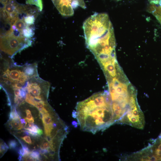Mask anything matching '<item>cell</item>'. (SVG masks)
Wrapping results in <instances>:
<instances>
[{
    "label": "cell",
    "mask_w": 161,
    "mask_h": 161,
    "mask_svg": "<svg viewBox=\"0 0 161 161\" xmlns=\"http://www.w3.org/2000/svg\"><path fill=\"white\" fill-rule=\"evenodd\" d=\"M87 48L100 65L117 61L114 30L108 15L95 13L83 24Z\"/></svg>",
    "instance_id": "cell-1"
},
{
    "label": "cell",
    "mask_w": 161,
    "mask_h": 161,
    "mask_svg": "<svg viewBox=\"0 0 161 161\" xmlns=\"http://www.w3.org/2000/svg\"><path fill=\"white\" fill-rule=\"evenodd\" d=\"M75 117L81 129L95 134L115 123L112 101L107 91L78 102Z\"/></svg>",
    "instance_id": "cell-2"
},
{
    "label": "cell",
    "mask_w": 161,
    "mask_h": 161,
    "mask_svg": "<svg viewBox=\"0 0 161 161\" xmlns=\"http://www.w3.org/2000/svg\"><path fill=\"white\" fill-rule=\"evenodd\" d=\"M31 44L29 38L23 36L16 35L8 31L0 37L1 50L11 56L29 46Z\"/></svg>",
    "instance_id": "cell-3"
},
{
    "label": "cell",
    "mask_w": 161,
    "mask_h": 161,
    "mask_svg": "<svg viewBox=\"0 0 161 161\" xmlns=\"http://www.w3.org/2000/svg\"><path fill=\"white\" fill-rule=\"evenodd\" d=\"M0 2L1 18L11 27L19 18L23 5L17 4L15 0H0Z\"/></svg>",
    "instance_id": "cell-4"
},
{
    "label": "cell",
    "mask_w": 161,
    "mask_h": 161,
    "mask_svg": "<svg viewBox=\"0 0 161 161\" xmlns=\"http://www.w3.org/2000/svg\"><path fill=\"white\" fill-rule=\"evenodd\" d=\"M117 123L127 124L138 129H143L145 124L144 116L137 103L133 106H129Z\"/></svg>",
    "instance_id": "cell-5"
},
{
    "label": "cell",
    "mask_w": 161,
    "mask_h": 161,
    "mask_svg": "<svg viewBox=\"0 0 161 161\" xmlns=\"http://www.w3.org/2000/svg\"><path fill=\"white\" fill-rule=\"evenodd\" d=\"M58 10L63 16H71L78 7L86 8L84 0H52Z\"/></svg>",
    "instance_id": "cell-6"
},
{
    "label": "cell",
    "mask_w": 161,
    "mask_h": 161,
    "mask_svg": "<svg viewBox=\"0 0 161 161\" xmlns=\"http://www.w3.org/2000/svg\"><path fill=\"white\" fill-rule=\"evenodd\" d=\"M26 3L27 4L35 5L39 11H42L43 6L42 0H26Z\"/></svg>",
    "instance_id": "cell-7"
},
{
    "label": "cell",
    "mask_w": 161,
    "mask_h": 161,
    "mask_svg": "<svg viewBox=\"0 0 161 161\" xmlns=\"http://www.w3.org/2000/svg\"><path fill=\"white\" fill-rule=\"evenodd\" d=\"M23 18L26 23L29 26L34 24L35 21V16L26 15L25 16H24Z\"/></svg>",
    "instance_id": "cell-8"
},
{
    "label": "cell",
    "mask_w": 161,
    "mask_h": 161,
    "mask_svg": "<svg viewBox=\"0 0 161 161\" xmlns=\"http://www.w3.org/2000/svg\"><path fill=\"white\" fill-rule=\"evenodd\" d=\"M20 121H17L15 120H12L11 122L13 127L17 130H20L23 128L22 124Z\"/></svg>",
    "instance_id": "cell-9"
},
{
    "label": "cell",
    "mask_w": 161,
    "mask_h": 161,
    "mask_svg": "<svg viewBox=\"0 0 161 161\" xmlns=\"http://www.w3.org/2000/svg\"><path fill=\"white\" fill-rule=\"evenodd\" d=\"M25 112L27 114V117L24 118L26 122L28 123L30 122H34V118L32 117L30 110L29 109H26Z\"/></svg>",
    "instance_id": "cell-10"
},
{
    "label": "cell",
    "mask_w": 161,
    "mask_h": 161,
    "mask_svg": "<svg viewBox=\"0 0 161 161\" xmlns=\"http://www.w3.org/2000/svg\"><path fill=\"white\" fill-rule=\"evenodd\" d=\"M18 143L14 140H10L9 142V145L10 149L17 150Z\"/></svg>",
    "instance_id": "cell-11"
},
{
    "label": "cell",
    "mask_w": 161,
    "mask_h": 161,
    "mask_svg": "<svg viewBox=\"0 0 161 161\" xmlns=\"http://www.w3.org/2000/svg\"><path fill=\"white\" fill-rule=\"evenodd\" d=\"M9 148L8 146L5 143L0 144V151L1 152H4V151H6Z\"/></svg>",
    "instance_id": "cell-12"
},
{
    "label": "cell",
    "mask_w": 161,
    "mask_h": 161,
    "mask_svg": "<svg viewBox=\"0 0 161 161\" xmlns=\"http://www.w3.org/2000/svg\"><path fill=\"white\" fill-rule=\"evenodd\" d=\"M21 138L28 144H31L32 143L31 138L29 136H26L24 137H21Z\"/></svg>",
    "instance_id": "cell-13"
},
{
    "label": "cell",
    "mask_w": 161,
    "mask_h": 161,
    "mask_svg": "<svg viewBox=\"0 0 161 161\" xmlns=\"http://www.w3.org/2000/svg\"><path fill=\"white\" fill-rule=\"evenodd\" d=\"M38 150L41 154H45L49 153V151L48 149H44L40 148Z\"/></svg>",
    "instance_id": "cell-14"
},
{
    "label": "cell",
    "mask_w": 161,
    "mask_h": 161,
    "mask_svg": "<svg viewBox=\"0 0 161 161\" xmlns=\"http://www.w3.org/2000/svg\"><path fill=\"white\" fill-rule=\"evenodd\" d=\"M24 158L26 161H34V159L30 155H27L24 157Z\"/></svg>",
    "instance_id": "cell-15"
},
{
    "label": "cell",
    "mask_w": 161,
    "mask_h": 161,
    "mask_svg": "<svg viewBox=\"0 0 161 161\" xmlns=\"http://www.w3.org/2000/svg\"><path fill=\"white\" fill-rule=\"evenodd\" d=\"M28 131L30 133V134L32 136L36 137L38 136V134L37 132H35L33 131Z\"/></svg>",
    "instance_id": "cell-16"
},
{
    "label": "cell",
    "mask_w": 161,
    "mask_h": 161,
    "mask_svg": "<svg viewBox=\"0 0 161 161\" xmlns=\"http://www.w3.org/2000/svg\"><path fill=\"white\" fill-rule=\"evenodd\" d=\"M37 133L39 135H41L43 134V132L41 129H39L38 130Z\"/></svg>",
    "instance_id": "cell-17"
},
{
    "label": "cell",
    "mask_w": 161,
    "mask_h": 161,
    "mask_svg": "<svg viewBox=\"0 0 161 161\" xmlns=\"http://www.w3.org/2000/svg\"><path fill=\"white\" fill-rule=\"evenodd\" d=\"M39 116L40 118L42 119L44 115L42 112L40 111H39Z\"/></svg>",
    "instance_id": "cell-18"
},
{
    "label": "cell",
    "mask_w": 161,
    "mask_h": 161,
    "mask_svg": "<svg viewBox=\"0 0 161 161\" xmlns=\"http://www.w3.org/2000/svg\"><path fill=\"white\" fill-rule=\"evenodd\" d=\"M28 126H29V127H32L34 125L33 124V122H29L28 123Z\"/></svg>",
    "instance_id": "cell-19"
},
{
    "label": "cell",
    "mask_w": 161,
    "mask_h": 161,
    "mask_svg": "<svg viewBox=\"0 0 161 161\" xmlns=\"http://www.w3.org/2000/svg\"><path fill=\"white\" fill-rule=\"evenodd\" d=\"M23 131H24V133L26 135H30V133L27 130H24Z\"/></svg>",
    "instance_id": "cell-20"
},
{
    "label": "cell",
    "mask_w": 161,
    "mask_h": 161,
    "mask_svg": "<svg viewBox=\"0 0 161 161\" xmlns=\"http://www.w3.org/2000/svg\"><path fill=\"white\" fill-rule=\"evenodd\" d=\"M20 121L22 124H23V123H27L26 122L25 120L24 119H20Z\"/></svg>",
    "instance_id": "cell-21"
},
{
    "label": "cell",
    "mask_w": 161,
    "mask_h": 161,
    "mask_svg": "<svg viewBox=\"0 0 161 161\" xmlns=\"http://www.w3.org/2000/svg\"><path fill=\"white\" fill-rule=\"evenodd\" d=\"M22 156L21 155H20L19 156L18 158V159L19 160V161H21V160H22Z\"/></svg>",
    "instance_id": "cell-22"
},
{
    "label": "cell",
    "mask_w": 161,
    "mask_h": 161,
    "mask_svg": "<svg viewBox=\"0 0 161 161\" xmlns=\"http://www.w3.org/2000/svg\"><path fill=\"white\" fill-rule=\"evenodd\" d=\"M113 0L116 1H120L121 0Z\"/></svg>",
    "instance_id": "cell-23"
},
{
    "label": "cell",
    "mask_w": 161,
    "mask_h": 161,
    "mask_svg": "<svg viewBox=\"0 0 161 161\" xmlns=\"http://www.w3.org/2000/svg\"><path fill=\"white\" fill-rule=\"evenodd\" d=\"M149 160H150V159H149Z\"/></svg>",
    "instance_id": "cell-24"
}]
</instances>
